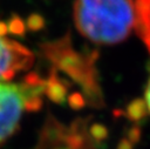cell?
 I'll use <instances>...</instances> for the list:
<instances>
[{
  "label": "cell",
  "instance_id": "obj_2",
  "mask_svg": "<svg viewBox=\"0 0 150 149\" xmlns=\"http://www.w3.org/2000/svg\"><path fill=\"white\" fill-rule=\"evenodd\" d=\"M50 87L38 75L20 81L0 82V143L8 140L19 128L25 115L38 110Z\"/></svg>",
  "mask_w": 150,
  "mask_h": 149
},
{
  "label": "cell",
  "instance_id": "obj_5",
  "mask_svg": "<svg viewBox=\"0 0 150 149\" xmlns=\"http://www.w3.org/2000/svg\"><path fill=\"white\" fill-rule=\"evenodd\" d=\"M144 102H145V106H146V109L150 114V79L146 83V87H145V92H144Z\"/></svg>",
  "mask_w": 150,
  "mask_h": 149
},
{
  "label": "cell",
  "instance_id": "obj_1",
  "mask_svg": "<svg viewBox=\"0 0 150 149\" xmlns=\"http://www.w3.org/2000/svg\"><path fill=\"white\" fill-rule=\"evenodd\" d=\"M74 21L77 31L91 42L118 43L135 28V0H75Z\"/></svg>",
  "mask_w": 150,
  "mask_h": 149
},
{
  "label": "cell",
  "instance_id": "obj_4",
  "mask_svg": "<svg viewBox=\"0 0 150 149\" xmlns=\"http://www.w3.org/2000/svg\"><path fill=\"white\" fill-rule=\"evenodd\" d=\"M135 29L150 53V0H135Z\"/></svg>",
  "mask_w": 150,
  "mask_h": 149
},
{
  "label": "cell",
  "instance_id": "obj_3",
  "mask_svg": "<svg viewBox=\"0 0 150 149\" xmlns=\"http://www.w3.org/2000/svg\"><path fill=\"white\" fill-rule=\"evenodd\" d=\"M34 63L33 53L21 42L0 31V82L13 80Z\"/></svg>",
  "mask_w": 150,
  "mask_h": 149
}]
</instances>
